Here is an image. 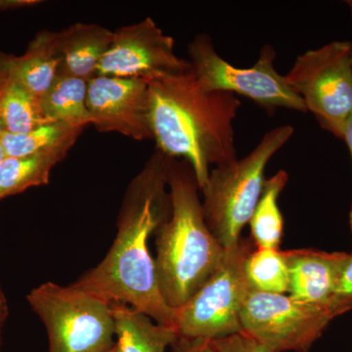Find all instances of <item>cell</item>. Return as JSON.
Masks as SVG:
<instances>
[{"label": "cell", "instance_id": "26", "mask_svg": "<svg viewBox=\"0 0 352 352\" xmlns=\"http://www.w3.org/2000/svg\"><path fill=\"white\" fill-rule=\"evenodd\" d=\"M8 317V305L1 286H0V340H1V332L3 329L4 324Z\"/></svg>", "mask_w": 352, "mask_h": 352}, {"label": "cell", "instance_id": "21", "mask_svg": "<svg viewBox=\"0 0 352 352\" xmlns=\"http://www.w3.org/2000/svg\"><path fill=\"white\" fill-rule=\"evenodd\" d=\"M245 272L252 291L288 294L289 270L283 251L254 247L245 261Z\"/></svg>", "mask_w": 352, "mask_h": 352}, {"label": "cell", "instance_id": "32", "mask_svg": "<svg viewBox=\"0 0 352 352\" xmlns=\"http://www.w3.org/2000/svg\"><path fill=\"white\" fill-rule=\"evenodd\" d=\"M349 226H351L352 232V210H351V212H349Z\"/></svg>", "mask_w": 352, "mask_h": 352}, {"label": "cell", "instance_id": "16", "mask_svg": "<svg viewBox=\"0 0 352 352\" xmlns=\"http://www.w3.org/2000/svg\"><path fill=\"white\" fill-rule=\"evenodd\" d=\"M87 91V80L59 72L47 91L39 99L44 120L76 126L91 124Z\"/></svg>", "mask_w": 352, "mask_h": 352}, {"label": "cell", "instance_id": "7", "mask_svg": "<svg viewBox=\"0 0 352 352\" xmlns=\"http://www.w3.org/2000/svg\"><path fill=\"white\" fill-rule=\"evenodd\" d=\"M187 52L192 73L206 91L242 95L268 112L280 108L307 112L300 97L275 68L276 51L270 44L261 48L258 61L250 68H238L227 62L206 34H198L188 44Z\"/></svg>", "mask_w": 352, "mask_h": 352}, {"label": "cell", "instance_id": "31", "mask_svg": "<svg viewBox=\"0 0 352 352\" xmlns=\"http://www.w3.org/2000/svg\"><path fill=\"white\" fill-rule=\"evenodd\" d=\"M107 352H120L119 349H118L117 342H116L115 346H113L112 349H110V351Z\"/></svg>", "mask_w": 352, "mask_h": 352}, {"label": "cell", "instance_id": "5", "mask_svg": "<svg viewBox=\"0 0 352 352\" xmlns=\"http://www.w3.org/2000/svg\"><path fill=\"white\" fill-rule=\"evenodd\" d=\"M43 321L50 352H107L115 346L111 303L75 285L47 282L27 296Z\"/></svg>", "mask_w": 352, "mask_h": 352}, {"label": "cell", "instance_id": "29", "mask_svg": "<svg viewBox=\"0 0 352 352\" xmlns=\"http://www.w3.org/2000/svg\"><path fill=\"white\" fill-rule=\"evenodd\" d=\"M6 126H4L3 122H2L1 117H0V139H1L2 136L6 133Z\"/></svg>", "mask_w": 352, "mask_h": 352}, {"label": "cell", "instance_id": "6", "mask_svg": "<svg viewBox=\"0 0 352 352\" xmlns=\"http://www.w3.org/2000/svg\"><path fill=\"white\" fill-rule=\"evenodd\" d=\"M254 247L252 240L242 238L236 247L226 250L219 267L175 310L178 337L215 340L242 331L241 312L252 291L245 263Z\"/></svg>", "mask_w": 352, "mask_h": 352}, {"label": "cell", "instance_id": "15", "mask_svg": "<svg viewBox=\"0 0 352 352\" xmlns=\"http://www.w3.org/2000/svg\"><path fill=\"white\" fill-rule=\"evenodd\" d=\"M120 352H166L178 338L175 329L120 302H111Z\"/></svg>", "mask_w": 352, "mask_h": 352}, {"label": "cell", "instance_id": "20", "mask_svg": "<svg viewBox=\"0 0 352 352\" xmlns=\"http://www.w3.org/2000/svg\"><path fill=\"white\" fill-rule=\"evenodd\" d=\"M0 117L9 133H24L47 122L38 97L10 82L0 87Z\"/></svg>", "mask_w": 352, "mask_h": 352}, {"label": "cell", "instance_id": "4", "mask_svg": "<svg viewBox=\"0 0 352 352\" xmlns=\"http://www.w3.org/2000/svg\"><path fill=\"white\" fill-rule=\"evenodd\" d=\"M294 132L289 124L275 127L264 134L247 156L210 170L207 184L201 190V207L208 229L224 249L239 244L243 229L261 198L266 166Z\"/></svg>", "mask_w": 352, "mask_h": 352}, {"label": "cell", "instance_id": "30", "mask_svg": "<svg viewBox=\"0 0 352 352\" xmlns=\"http://www.w3.org/2000/svg\"><path fill=\"white\" fill-rule=\"evenodd\" d=\"M347 6H349V9H351V17H352V0L351 1H346ZM351 65H352V47H351Z\"/></svg>", "mask_w": 352, "mask_h": 352}, {"label": "cell", "instance_id": "33", "mask_svg": "<svg viewBox=\"0 0 352 352\" xmlns=\"http://www.w3.org/2000/svg\"><path fill=\"white\" fill-rule=\"evenodd\" d=\"M0 87H1V82H0Z\"/></svg>", "mask_w": 352, "mask_h": 352}, {"label": "cell", "instance_id": "27", "mask_svg": "<svg viewBox=\"0 0 352 352\" xmlns=\"http://www.w3.org/2000/svg\"><path fill=\"white\" fill-rule=\"evenodd\" d=\"M342 140L346 141L349 152H351L352 159V115L349 117V119L347 120L346 126H344V134H342ZM351 210H352V201Z\"/></svg>", "mask_w": 352, "mask_h": 352}, {"label": "cell", "instance_id": "18", "mask_svg": "<svg viewBox=\"0 0 352 352\" xmlns=\"http://www.w3.org/2000/svg\"><path fill=\"white\" fill-rule=\"evenodd\" d=\"M288 180V173L281 170L264 182L261 198L249 222L252 241L256 248L280 250L283 239L284 219L278 199Z\"/></svg>", "mask_w": 352, "mask_h": 352}, {"label": "cell", "instance_id": "24", "mask_svg": "<svg viewBox=\"0 0 352 352\" xmlns=\"http://www.w3.org/2000/svg\"><path fill=\"white\" fill-rule=\"evenodd\" d=\"M170 349V352H217L212 340L182 337H178Z\"/></svg>", "mask_w": 352, "mask_h": 352}, {"label": "cell", "instance_id": "11", "mask_svg": "<svg viewBox=\"0 0 352 352\" xmlns=\"http://www.w3.org/2000/svg\"><path fill=\"white\" fill-rule=\"evenodd\" d=\"M87 109L99 132H116L138 141L153 139L147 80L94 76L88 82Z\"/></svg>", "mask_w": 352, "mask_h": 352}, {"label": "cell", "instance_id": "9", "mask_svg": "<svg viewBox=\"0 0 352 352\" xmlns=\"http://www.w3.org/2000/svg\"><path fill=\"white\" fill-rule=\"evenodd\" d=\"M333 319L327 307L252 289L241 312L242 331L274 352L309 351Z\"/></svg>", "mask_w": 352, "mask_h": 352}, {"label": "cell", "instance_id": "28", "mask_svg": "<svg viewBox=\"0 0 352 352\" xmlns=\"http://www.w3.org/2000/svg\"><path fill=\"white\" fill-rule=\"evenodd\" d=\"M6 153L4 151L3 146H2L1 141H0V164L4 161L6 157Z\"/></svg>", "mask_w": 352, "mask_h": 352}, {"label": "cell", "instance_id": "2", "mask_svg": "<svg viewBox=\"0 0 352 352\" xmlns=\"http://www.w3.org/2000/svg\"><path fill=\"white\" fill-rule=\"evenodd\" d=\"M148 83L157 151L186 161L201 191L212 168L238 159L233 124L241 101L227 92L204 90L191 67Z\"/></svg>", "mask_w": 352, "mask_h": 352}, {"label": "cell", "instance_id": "13", "mask_svg": "<svg viewBox=\"0 0 352 352\" xmlns=\"http://www.w3.org/2000/svg\"><path fill=\"white\" fill-rule=\"evenodd\" d=\"M60 65L57 32L43 30L20 56L0 51V82L16 83L41 99L56 78Z\"/></svg>", "mask_w": 352, "mask_h": 352}, {"label": "cell", "instance_id": "22", "mask_svg": "<svg viewBox=\"0 0 352 352\" xmlns=\"http://www.w3.org/2000/svg\"><path fill=\"white\" fill-rule=\"evenodd\" d=\"M329 308L335 318L352 311V252L340 268Z\"/></svg>", "mask_w": 352, "mask_h": 352}, {"label": "cell", "instance_id": "3", "mask_svg": "<svg viewBox=\"0 0 352 352\" xmlns=\"http://www.w3.org/2000/svg\"><path fill=\"white\" fill-rule=\"evenodd\" d=\"M168 191L170 214L157 230L154 259L164 302L177 310L219 267L226 249L206 223L200 188L186 161H171Z\"/></svg>", "mask_w": 352, "mask_h": 352}, {"label": "cell", "instance_id": "12", "mask_svg": "<svg viewBox=\"0 0 352 352\" xmlns=\"http://www.w3.org/2000/svg\"><path fill=\"white\" fill-rule=\"evenodd\" d=\"M289 270V296L300 302L327 307L346 252L315 249L284 252Z\"/></svg>", "mask_w": 352, "mask_h": 352}, {"label": "cell", "instance_id": "10", "mask_svg": "<svg viewBox=\"0 0 352 352\" xmlns=\"http://www.w3.org/2000/svg\"><path fill=\"white\" fill-rule=\"evenodd\" d=\"M175 39L152 18L120 27L97 67V76L150 80L190 69L188 60L175 54Z\"/></svg>", "mask_w": 352, "mask_h": 352}, {"label": "cell", "instance_id": "17", "mask_svg": "<svg viewBox=\"0 0 352 352\" xmlns=\"http://www.w3.org/2000/svg\"><path fill=\"white\" fill-rule=\"evenodd\" d=\"M69 149L38 153L25 157H6L0 164V200L50 182L51 171Z\"/></svg>", "mask_w": 352, "mask_h": 352}, {"label": "cell", "instance_id": "25", "mask_svg": "<svg viewBox=\"0 0 352 352\" xmlns=\"http://www.w3.org/2000/svg\"><path fill=\"white\" fill-rule=\"evenodd\" d=\"M38 0H0V12L38 6Z\"/></svg>", "mask_w": 352, "mask_h": 352}, {"label": "cell", "instance_id": "1", "mask_svg": "<svg viewBox=\"0 0 352 352\" xmlns=\"http://www.w3.org/2000/svg\"><path fill=\"white\" fill-rule=\"evenodd\" d=\"M171 157L156 151L127 189L110 251L75 286L142 312L157 324L175 329V310L164 302L149 239L170 214L168 173Z\"/></svg>", "mask_w": 352, "mask_h": 352}, {"label": "cell", "instance_id": "23", "mask_svg": "<svg viewBox=\"0 0 352 352\" xmlns=\"http://www.w3.org/2000/svg\"><path fill=\"white\" fill-rule=\"evenodd\" d=\"M212 342L217 352H274L244 331L212 340Z\"/></svg>", "mask_w": 352, "mask_h": 352}, {"label": "cell", "instance_id": "14", "mask_svg": "<svg viewBox=\"0 0 352 352\" xmlns=\"http://www.w3.org/2000/svg\"><path fill=\"white\" fill-rule=\"evenodd\" d=\"M113 32L96 24L76 23L57 32L59 72L89 82L112 44Z\"/></svg>", "mask_w": 352, "mask_h": 352}, {"label": "cell", "instance_id": "19", "mask_svg": "<svg viewBox=\"0 0 352 352\" xmlns=\"http://www.w3.org/2000/svg\"><path fill=\"white\" fill-rule=\"evenodd\" d=\"M85 129L64 122H45L24 133L6 132L0 141L7 157H25L58 149L71 150Z\"/></svg>", "mask_w": 352, "mask_h": 352}, {"label": "cell", "instance_id": "8", "mask_svg": "<svg viewBox=\"0 0 352 352\" xmlns=\"http://www.w3.org/2000/svg\"><path fill=\"white\" fill-rule=\"evenodd\" d=\"M352 43L333 41L296 58L285 75L322 129L342 139L352 115Z\"/></svg>", "mask_w": 352, "mask_h": 352}]
</instances>
